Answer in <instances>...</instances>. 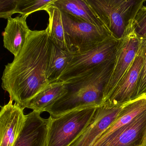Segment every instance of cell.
I'll list each match as a JSON object with an SVG mask.
<instances>
[{"instance_id":"obj_8","label":"cell","mask_w":146,"mask_h":146,"mask_svg":"<svg viewBox=\"0 0 146 146\" xmlns=\"http://www.w3.org/2000/svg\"><path fill=\"white\" fill-rule=\"evenodd\" d=\"M127 103L113 107L106 105L98 107L88 127L70 146H92L107 128L117 119Z\"/></svg>"},{"instance_id":"obj_2","label":"cell","mask_w":146,"mask_h":146,"mask_svg":"<svg viewBox=\"0 0 146 146\" xmlns=\"http://www.w3.org/2000/svg\"><path fill=\"white\" fill-rule=\"evenodd\" d=\"M115 57L75 78L65 82L66 93L46 109L53 118L69 112L101 106L105 88L109 81Z\"/></svg>"},{"instance_id":"obj_15","label":"cell","mask_w":146,"mask_h":146,"mask_svg":"<svg viewBox=\"0 0 146 146\" xmlns=\"http://www.w3.org/2000/svg\"><path fill=\"white\" fill-rule=\"evenodd\" d=\"M66 85L63 82L50 84L29 102L25 108L41 113L66 93Z\"/></svg>"},{"instance_id":"obj_9","label":"cell","mask_w":146,"mask_h":146,"mask_svg":"<svg viewBox=\"0 0 146 146\" xmlns=\"http://www.w3.org/2000/svg\"><path fill=\"white\" fill-rule=\"evenodd\" d=\"M146 139V110L102 141L91 146H143Z\"/></svg>"},{"instance_id":"obj_23","label":"cell","mask_w":146,"mask_h":146,"mask_svg":"<svg viewBox=\"0 0 146 146\" xmlns=\"http://www.w3.org/2000/svg\"><path fill=\"white\" fill-rule=\"evenodd\" d=\"M144 94H145L146 95V92H145V93H144Z\"/></svg>"},{"instance_id":"obj_14","label":"cell","mask_w":146,"mask_h":146,"mask_svg":"<svg viewBox=\"0 0 146 146\" xmlns=\"http://www.w3.org/2000/svg\"><path fill=\"white\" fill-rule=\"evenodd\" d=\"M43 11L49 16V23L46 29L50 40L62 50L74 52L63 26L61 11L52 4Z\"/></svg>"},{"instance_id":"obj_19","label":"cell","mask_w":146,"mask_h":146,"mask_svg":"<svg viewBox=\"0 0 146 146\" xmlns=\"http://www.w3.org/2000/svg\"><path fill=\"white\" fill-rule=\"evenodd\" d=\"M134 32L141 41H146V7L141 6L132 20Z\"/></svg>"},{"instance_id":"obj_6","label":"cell","mask_w":146,"mask_h":146,"mask_svg":"<svg viewBox=\"0 0 146 146\" xmlns=\"http://www.w3.org/2000/svg\"><path fill=\"white\" fill-rule=\"evenodd\" d=\"M132 20L128 25L124 35L119 41L115 53L114 65L109 81L104 90L102 105L106 103L129 70L140 49L141 41L134 32Z\"/></svg>"},{"instance_id":"obj_10","label":"cell","mask_w":146,"mask_h":146,"mask_svg":"<svg viewBox=\"0 0 146 146\" xmlns=\"http://www.w3.org/2000/svg\"><path fill=\"white\" fill-rule=\"evenodd\" d=\"M10 100L0 112V146H13L24 126V108Z\"/></svg>"},{"instance_id":"obj_13","label":"cell","mask_w":146,"mask_h":146,"mask_svg":"<svg viewBox=\"0 0 146 146\" xmlns=\"http://www.w3.org/2000/svg\"><path fill=\"white\" fill-rule=\"evenodd\" d=\"M27 17L20 15L7 19L3 35L4 46L14 57L17 56L22 51L30 31L26 22Z\"/></svg>"},{"instance_id":"obj_21","label":"cell","mask_w":146,"mask_h":146,"mask_svg":"<svg viewBox=\"0 0 146 146\" xmlns=\"http://www.w3.org/2000/svg\"><path fill=\"white\" fill-rule=\"evenodd\" d=\"M18 0H0V17L9 19L17 13Z\"/></svg>"},{"instance_id":"obj_17","label":"cell","mask_w":146,"mask_h":146,"mask_svg":"<svg viewBox=\"0 0 146 146\" xmlns=\"http://www.w3.org/2000/svg\"><path fill=\"white\" fill-rule=\"evenodd\" d=\"M72 53L62 50L52 42L46 73L47 80L49 84L58 82L70 61Z\"/></svg>"},{"instance_id":"obj_3","label":"cell","mask_w":146,"mask_h":146,"mask_svg":"<svg viewBox=\"0 0 146 146\" xmlns=\"http://www.w3.org/2000/svg\"><path fill=\"white\" fill-rule=\"evenodd\" d=\"M111 36L121 39L144 0H86Z\"/></svg>"},{"instance_id":"obj_16","label":"cell","mask_w":146,"mask_h":146,"mask_svg":"<svg viewBox=\"0 0 146 146\" xmlns=\"http://www.w3.org/2000/svg\"><path fill=\"white\" fill-rule=\"evenodd\" d=\"M52 5L62 11L92 24L98 28H105L86 0H56Z\"/></svg>"},{"instance_id":"obj_12","label":"cell","mask_w":146,"mask_h":146,"mask_svg":"<svg viewBox=\"0 0 146 146\" xmlns=\"http://www.w3.org/2000/svg\"><path fill=\"white\" fill-rule=\"evenodd\" d=\"M142 64V57L139 51L129 70L103 105L111 107L119 106L136 98L138 79Z\"/></svg>"},{"instance_id":"obj_20","label":"cell","mask_w":146,"mask_h":146,"mask_svg":"<svg viewBox=\"0 0 146 146\" xmlns=\"http://www.w3.org/2000/svg\"><path fill=\"white\" fill-rule=\"evenodd\" d=\"M139 51L142 57L143 64L138 79L136 98L146 91V41H141Z\"/></svg>"},{"instance_id":"obj_5","label":"cell","mask_w":146,"mask_h":146,"mask_svg":"<svg viewBox=\"0 0 146 146\" xmlns=\"http://www.w3.org/2000/svg\"><path fill=\"white\" fill-rule=\"evenodd\" d=\"M119 41L110 36L88 49L73 52L70 61L58 82H67L113 58Z\"/></svg>"},{"instance_id":"obj_22","label":"cell","mask_w":146,"mask_h":146,"mask_svg":"<svg viewBox=\"0 0 146 146\" xmlns=\"http://www.w3.org/2000/svg\"><path fill=\"white\" fill-rule=\"evenodd\" d=\"M143 146H146V140H145V142H144V144H143Z\"/></svg>"},{"instance_id":"obj_4","label":"cell","mask_w":146,"mask_h":146,"mask_svg":"<svg viewBox=\"0 0 146 146\" xmlns=\"http://www.w3.org/2000/svg\"><path fill=\"white\" fill-rule=\"evenodd\" d=\"M97 107L77 109L60 117H49L46 146H70L91 122Z\"/></svg>"},{"instance_id":"obj_1","label":"cell","mask_w":146,"mask_h":146,"mask_svg":"<svg viewBox=\"0 0 146 146\" xmlns=\"http://www.w3.org/2000/svg\"><path fill=\"white\" fill-rule=\"evenodd\" d=\"M51 46L46 29L30 30L20 53L5 66L2 88L8 93L10 100L24 109L50 84L46 73Z\"/></svg>"},{"instance_id":"obj_18","label":"cell","mask_w":146,"mask_h":146,"mask_svg":"<svg viewBox=\"0 0 146 146\" xmlns=\"http://www.w3.org/2000/svg\"><path fill=\"white\" fill-rule=\"evenodd\" d=\"M56 0H18L17 13L28 17L37 11H43Z\"/></svg>"},{"instance_id":"obj_7","label":"cell","mask_w":146,"mask_h":146,"mask_svg":"<svg viewBox=\"0 0 146 146\" xmlns=\"http://www.w3.org/2000/svg\"><path fill=\"white\" fill-rule=\"evenodd\" d=\"M63 26L73 52H81L110 36L105 28H100L61 11Z\"/></svg>"},{"instance_id":"obj_11","label":"cell","mask_w":146,"mask_h":146,"mask_svg":"<svg viewBox=\"0 0 146 146\" xmlns=\"http://www.w3.org/2000/svg\"><path fill=\"white\" fill-rule=\"evenodd\" d=\"M35 111L26 115L24 126L13 146H46L50 118Z\"/></svg>"}]
</instances>
